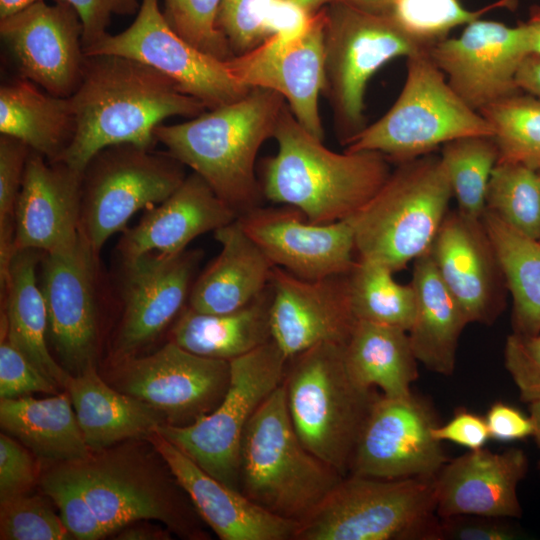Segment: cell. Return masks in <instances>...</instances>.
<instances>
[{
  "label": "cell",
  "mask_w": 540,
  "mask_h": 540,
  "mask_svg": "<svg viewBox=\"0 0 540 540\" xmlns=\"http://www.w3.org/2000/svg\"><path fill=\"white\" fill-rule=\"evenodd\" d=\"M70 99L75 132L58 161L80 172L109 146L152 149L164 120L193 118L207 110L157 69L118 55L86 56L82 80Z\"/></svg>",
  "instance_id": "6da1fadb"
},
{
  "label": "cell",
  "mask_w": 540,
  "mask_h": 540,
  "mask_svg": "<svg viewBox=\"0 0 540 540\" xmlns=\"http://www.w3.org/2000/svg\"><path fill=\"white\" fill-rule=\"evenodd\" d=\"M273 138L277 152L263 161V195L299 209L311 223L353 217L392 172L391 162L379 152L330 150L296 120L287 104Z\"/></svg>",
  "instance_id": "7a4b0ae2"
},
{
  "label": "cell",
  "mask_w": 540,
  "mask_h": 540,
  "mask_svg": "<svg viewBox=\"0 0 540 540\" xmlns=\"http://www.w3.org/2000/svg\"><path fill=\"white\" fill-rule=\"evenodd\" d=\"M286 105L278 92L251 88L241 99L177 124H161L157 142L202 177L238 217L264 197L255 162L263 143L273 138Z\"/></svg>",
  "instance_id": "3957f363"
},
{
  "label": "cell",
  "mask_w": 540,
  "mask_h": 540,
  "mask_svg": "<svg viewBox=\"0 0 540 540\" xmlns=\"http://www.w3.org/2000/svg\"><path fill=\"white\" fill-rule=\"evenodd\" d=\"M343 477L302 443L281 384L245 429L239 460L240 491L270 513L300 524Z\"/></svg>",
  "instance_id": "277c9868"
},
{
  "label": "cell",
  "mask_w": 540,
  "mask_h": 540,
  "mask_svg": "<svg viewBox=\"0 0 540 540\" xmlns=\"http://www.w3.org/2000/svg\"><path fill=\"white\" fill-rule=\"evenodd\" d=\"M343 346L321 343L290 357L282 386L291 422L302 443L346 476L378 393L351 377Z\"/></svg>",
  "instance_id": "5b68a950"
},
{
  "label": "cell",
  "mask_w": 540,
  "mask_h": 540,
  "mask_svg": "<svg viewBox=\"0 0 540 540\" xmlns=\"http://www.w3.org/2000/svg\"><path fill=\"white\" fill-rule=\"evenodd\" d=\"M452 197L440 156L429 153L398 163L352 217L358 259L393 273L403 270L430 249Z\"/></svg>",
  "instance_id": "8992f818"
},
{
  "label": "cell",
  "mask_w": 540,
  "mask_h": 540,
  "mask_svg": "<svg viewBox=\"0 0 540 540\" xmlns=\"http://www.w3.org/2000/svg\"><path fill=\"white\" fill-rule=\"evenodd\" d=\"M436 476H344L303 520L294 540H441Z\"/></svg>",
  "instance_id": "52a82bcc"
},
{
  "label": "cell",
  "mask_w": 540,
  "mask_h": 540,
  "mask_svg": "<svg viewBox=\"0 0 540 540\" xmlns=\"http://www.w3.org/2000/svg\"><path fill=\"white\" fill-rule=\"evenodd\" d=\"M324 89L336 136L346 146L366 126L365 93L372 76L396 57L430 47L406 32L391 13H373L343 1L325 7Z\"/></svg>",
  "instance_id": "ba28073f"
},
{
  "label": "cell",
  "mask_w": 540,
  "mask_h": 540,
  "mask_svg": "<svg viewBox=\"0 0 540 540\" xmlns=\"http://www.w3.org/2000/svg\"><path fill=\"white\" fill-rule=\"evenodd\" d=\"M406 67L395 103L355 136L345 151H375L398 164L459 137L493 136L491 125L454 92L428 52L408 57Z\"/></svg>",
  "instance_id": "9c48e42d"
},
{
  "label": "cell",
  "mask_w": 540,
  "mask_h": 540,
  "mask_svg": "<svg viewBox=\"0 0 540 540\" xmlns=\"http://www.w3.org/2000/svg\"><path fill=\"white\" fill-rule=\"evenodd\" d=\"M287 357L271 339L230 361L228 390L218 407L188 426L162 424L155 431L225 485L239 489L245 429L264 400L282 384Z\"/></svg>",
  "instance_id": "30bf717a"
},
{
  "label": "cell",
  "mask_w": 540,
  "mask_h": 540,
  "mask_svg": "<svg viewBox=\"0 0 540 540\" xmlns=\"http://www.w3.org/2000/svg\"><path fill=\"white\" fill-rule=\"evenodd\" d=\"M185 165L167 151L122 144L98 152L83 171L80 231L99 255L143 208L166 200L186 178Z\"/></svg>",
  "instance_id": "8fae6325"
},
{
  "label": "cell",
  "mask_w": 540,
  "mask_h": 540,
  "mask_svg": "<svg viewBox=\"0 0 540 540\" xmlns=\"http://www.w3.org/2000/svg\"><path fill=\"white\" fill-rule=\"evenodd\" d=\"M61 464L109 534L134 521L155 519L181 536L207 538L201 517L174 476L156 475L129 457L110 453Z\"/></svg>",
  "instance_id": "7c38bea8"
},
{
  "label": "cell",
  "mask_w": 540,
  "mask_h": 540,
  "mask_svg": "<svg viewBox=\"0 0 540 540\" xmlns=\"http://www.w3.org/2000/svg\"><path fill=\"white\" fill-rule=\"evenodd\" d=\"M84 52L86 56L118 55L147 64L172 79L207 110L239 100L251 89L234 77L228 60L207 54L179 36L166 21L158 0H141L137 16L127 29L114 35L107 33Z\"/></svg>",
  "instance_id": "4fadbf2b"
},
{
  "label": "cell",
  "mask_w": 540,
  "mask_h": 540,
  "mask_svg": "<svg viewBox=\"0 0 540 540\" xmlns=\"http://www.w3.org/2000/svg\"><path fill=\"white\" fill-rule=\"evenodd\" d=\"M438 423L429 403L411 393L378 394L357 439L349 474L381 479L436 476L449 461L432 435Z\"/></svg>",
  "instance_id": "5bb4252c"
},
{
  "label": "cell",
  "mask_w": 540,
  "mask_h": 540,
  "mask_svg": "<svg viewBox=\"0 0 540 540\" xmlns=\"http://www.w3.org/2000/svg\"><path fill=\"white\" fill-rule=\"evenodd\" d=\"M122 390L156 408L166 424L188 426L215 410L231 378L230 362L193 354L170 341L155 353L125 359Z\"/></svg>",
  "instance_id": "9a60e30c"
},
{
  "label": "cell",
  "mask_w": 540,
  "mask_h": 540,
  "mask_svg": "<svg viewBox=\"0 0 540 540\" xmlns=\"http://www.w3.org/2000/svg\"><path fill=\"white\" fill-rule=\"evenodd\" d=\"M0 35L20 74L44 91L70 97L85 69L83 26L76 10L43 0L0 19Z\"/></svg>",
  "instance_id": "2e32d148"
},
{
  "label": "cell",
  "mask_w": 540,
  "mask_h": 540,
  "mask_svg": "<svg viewBox=\"0 0 540 540\" xmlns=\"http://www.w3.org/2000/svg\"><path fill=\"white\" fill-rule=\"evenodd\" d=\"M454 92L479 112L520 92L516 73L529 54L520 22L515 27L477 19L457 38H445L428 51Z\"/></svg>",
  "instance_id": "e0dca14e"
},
{
  "label": "cell",
  "mask_w": 540,
  "mask_h": 540,
  "mask_svg": "<svg viewBox=\"0 0 540 540\" xmlns=\"http://www.w3.org/2000/svg\"><path fill=\"white\" fill-rule=\"evenodd\" d=\"M238 221L274 266L299 278L345 275L357 261L352 217L315 224L295 207L260 205L240 215Z\"/></svg>",
  "instance_id": "ac0fdd59"
},
{
  "label": "cell",
  "mask_w": 540,
  "mask_h": 540,
  "mask_svg": "<svg viewBox=\"0 0 540 540\" xmlns=\"http://www.w3.org/2000/svg\"><path fill=\"white\" fill-rule=\"evenodd\" d=\"M325 20L324 8L300 37L286 42L270 36L254 49L228 59L232 74L242 85L278 92L296 120L321 140L324 129L319 96L325 81Z\"/></svg>",
  "instance_id": "d6986e66"
},
{
  "label": "cell",
  "mask_w": 540,
  "mask_h": 540,
  "mask_svg": "<svg viewBox=\"0 0 540 540\" xmlns=\"http://www.w3.org/2000/svg\"><path fill=\"white\" fill-rule=\"evenodd\" d=\"M41 258V290L48 333L64 368L72 375L94 365L97 347L98 255L81 233L71 249Z\"/></svg>",
  "instance_id": "ffe728a7"
},
{
  "label": "cell",
  "mask_w": 540,
  "mask_h": 540,
  "mask_svg": "<svg viewBox=\"0 0 540 540\" xmlns=\"http://www.w3.org/2000/svg\"><path fill=\"white\" fill-rule=\"evenodd\" d=\"M270 286L271 338L287 359L321 343L345 345L357 321L347 274L306 280L274 266Z\"/></svg>",
  "instance_id": "44dd1931"
},
{
  "label": "cell",
  "mask_w": 540,
  "mask_h": 540,
  "mask_svg": "<svg viewBox=\"0 0 540 540\" xmlns=\"http://www.w3.org/2000/svg\"><path fill=\"white\" fill-rule=\"evenodd\" d=\"M429 252L468 322L492 325L505 309L508 289L482 220L448 211Z\"/></svg>",
  "instance_id": "7402d4cb"
},
{
  "label": "cell",
  "mask_w": 540,
  "mask_h": 540,
  "mask_svg": "<svg viewBox=\"0 0 540 540\" xmlns=\"http://www.w3.org/2000/svg\"><path fill=\"white\" fill-rule=\"evenodd\" d=\"M202 253L150 252L122 261L123 316L116 341L125 356L153 341L183 310Z\"/></svg>",
  "instance_id": "603a6c76"
},
{
  "label": "cell",
  "mask_w": 540,
  "mask_h": 540,
  "mask_svg": "<svg viewBox=\"0 0 540 540\" xmlns=\"http://www.w3.org/2000/svg\"><path fill=\"white\" fill-rule=\"evenodd\" d=\"M83 172L31 150L15 212V246L46 254L67 251L81 237Z\"/></svg>",
  "instance_id": "cb8c5ba5"
},
{
  "label": "cell",
  "mask_w": 540,
  "mask_h": 540,
  "mask_svg": "<svg viewBox=\"0 0 540 540\" xmlns=\"http://www.w3.org/2000/svg\"><path fill=\"white\" fill-rule=\"evenodd\" d=\"M147 438L201 519L221 540H294L299 523L270 513L217 480L158 433Z\"/></svg>",
  "instance_id": "d4e9b609"
},
{
  "label": "cell",
  "mask_w": 540,
  "mask_h": 540,
  "mask_svg": "<svg viewBox=\"0 0 540 540\" xmlns=\"http://www.w3.org/2000/svg\"><path fill=\"white\" fill-rule=\"evenodd\" d=\"M527 469L519 448L493 453L483 447L449 460L436 475V514L518 518L517 487Z\"/></svg>",
  "instance_id": "484cf974"
},
{
  "label": "cell",
  "mask_w": 540,
  "mask_h": 540,
  "mask_svg": "<svg viewBox=\"0 0 540 540\" xmlns=\"http://www.w3.org/2000/svg\"><path fill=\"white\" fill-rule=\"evenodd\" d=\"M238 214L192 172L166 200L125 229L118 243L122 261L157 252L180 253L196 237L237 220Z\"/></svg>",
  "instance_id": "4316f807"
},
{
  "label": "cell",
  "mask_w": 540,
  "mask_h": 540,
  "mask_svg": "<svg viewBox=\"0 0 540 540\" xmlns=\"http://www.w3.org/2000/svg\"><path fill=\"white\" fill-rule=\"evenodd\" d=\"M214 237L221 251L193 282L188 306L203 313H226L260 296L269 286L274 265L238 218L214 231Z\"/></svg>",
  "instance_id": "83f0119b"
},
{
  "label": "cell",
  "mask_w": 540,
  "mask_h": 540,
  "mask_svg": "<svg viewBox=\"0 0 540 540\" xmlns=\"http://www.w3.org/2000/svg\"><path fill=\"white\" fill-rule=\"evenodd\" d=\"M411 285L415 315L407 332L413 353L428 370L450 376L460 335L469 322L439 275L429 250L413 261Z\"/></svg>",
  "instance_id": "f1b7e54d"
},
{
  "label": "cell",
  "mask_w": 540,
  "mask_h": 540,
  "mask_svg": "<svg viewBox=\"0 0 540 540\" xmlns=\"http://www.w3.org/2000/svg\"><path fill=\"white\" fill-rule=\"evenodd\" d=\"M66 390L91 452L121 440L147 437L166 423L150 404L108 386L94 365L72 375Z\"/></svg>",
  "instance_id": "f546056e"
},
{
  "label": "cell",
  "mask_w": 540,
  "mask_h": 540,
  "mask_svg": "<svg viewBox=\"0 0 540 540\" xmlns=\"http://www.w3.org/2000/svg\"><path fill=\"white\" fill-rule=\"evenodd\" d=\"M271 286L243 308L203 313L185 307L171 334L183 349L207 358L231 361L270 341Z\"/></svg>",
  "instance_id": "4dcf8cb0"
},
{
  "label": "cell",
  "mask_w": 540,
  "mask_h": 540,
  "mask_svg": "<svg viewBox=\"0 0 540 540\" xmlns=\"http://www.w3.org/2000/svg\"><path fill=\"white\" fill-rule=\"evenodd\" d=\"M39 252L20 249L13 257L7 284L1 291L7 339L46 378L66 389L72 375L54 360L46 342L48 312L36 278Z\"/></svg>",
  "instance_id": "1f68e13d"
},
{
  "label": "cell",
  "mask_w": 540,
  "mask_h": 540,
  "mask_svg": "<svg viewBox=\"0 0 540 540\" xmlns=\"http://www.w3.org/2000/svg\"><path fill=\"white\" fill-rule=\"evenodd\" d=\"M75 132L70 97L54 96L20 78L0 87V133L50 162L60 159Z\"/></svg>",
  "instance_id": "d6a6232c"
},
{
  "label": "cell",
  "mask_w": 540,
  "mask_h": 540,
  "mask_svg": "<svg viewBox=\"0 0 540 540\" xmlns=\"http://www.w3.org/2000/svg\"><path fill=\"white\" fill-rule=\"evenodd\" d=\"M0 424L43 460L67 463L91 455L68 393L1 399Z\"/></svg>",
  "instance_id": "836d02e7"
},
{
  "label": "cell",
  "mask_w": 540,
  "mask_h": 540,
  "mask_svg": "<svg viewBox=\"0 0 540 540\" xmlns=\"http://www.w3.org/2000/svg\"><path fill=\"white\" fill-rule=\"evenodd\" d=\"M351 377L368 388L378 387L387 397L410 395L418 378L417 359L404 329L357 320L343 346Z\"/></svg>",
  "instance_id": "e575fe53"
},
{
  "label": "cell",
  "mask_w": 540,
  "mask_h": 540,
  "mask_svg": "<svg viewBox=\"0 0 540 540\" xmlns=\"http://www.w3.org/2000/svg\"><path fill=\"white\" fill-rule=\"evenodd\" d=\"M482 223L492 242L513 300V333H540V242L485 209Z\"/></svg>",
  "instance_id": "d590c367"
},
{
  "label": "cell",
  "mask_w": 540,
  "mask_h": 540,
  "mask_svg": "<svg viewBox=\"0 0 540 540\" xmlns=\"http://www.w3.org/2000/svg\"><path fill=\"white\" fill-rule=\"evenodd\" d=\"M387 267L357 259L347 274L349 298L356 320L408 331L415 315V293L398 283Z\"/></svg>",
  "instance_id": "8d00e7d4"
},
{
  "label": "cell",
  "mask_w": 540,
  "mask_h": 540,
  "mask_svg": "<svg viewBox=\"0 0 540 540\" xmlns=\"http://www.w3.org/2000/svg\"><path fill=\"white\" fill-rule=\"evenodd\" d=\"M440 158L458 210L481 219L488 183L499 158L494 137L469 135L453 139L442 145Z\"/></svg>",
  "instance_id": "74e56055"
},
{
  "label": "cell",
  "mask_w": 540,
  "mask_h": 540,
  "mask_svg": "<svg viewBox=\"0 0 540 540\" xmlns=\"http://www.w3.org/2000/svg\"><path fill=\"white\" fill-rule=\"evenodd\" d=\"M479 113L493 129L497 163L522 164L540 171V97L520 91Z\"/></svg>",
  "instance_id": "f35d334b"
},
{
  "label": "cell",
  "mask_w": 540,
  "mask_h": 540,
  "mask_svg": "<svg viewBox=\"0 0 540 540\" xmlns=\"http://www.w3.org/2000/svg\"><path fill=\"white\" fill-rule=\"evenodd\" d=\"M486 209L523 235L540 239V171L497 163L486 192Z\"/></svg>",
  "instance_id": "ab89813d"
},
{
  "label": "cell",
  "mask_w": 540,
  "mask_h": 540,
  "mask_svg": "<svg viewBox=\"0 0 540 540\" xmlns=\"http://www.w3.org/2000/svg\"><path fill=\"white\" fill-rule=\"evenodd\" d=\"M516 6L517 0H498L470 11L459 0H396L391 14L406 32L431 48L457 26L467 25L493 9Z\"/></svg>",
  "instance_id": "60d3db41"
},
{
  "label": "cell",
  "mask_w": 540,
  "mask_h": 540,
  "mask_svg": "<svg viewBox=\"0 0 540 540\" xmlns=\"http://www.w3.org/2000/svg\"><path fill=\"white\" fill-rule=\"evenodd\" d=\"M223 0H164L163 15L171 28L199 50L222 60L234 57L217 26Z\"/></svg>",
  "instance_id": "b9f144b4"
},
{
  "label": "cell",
  "mask_w": 540,
  "mask_h": 540,
  "mask_svg": "<svg viewBox=\"0 0 540 540\" xmlns=\"http://www.w3.org/2000/svg\"><path fill=\"white\" fill-rule=\"evenodd\" d=\"M72 534L39 496L21 494L1 502L2 540H66Z\"/></svg>",
  "instance_id": "7bdbcfd3"
},
{
  "label": "cell",
  "mask_w": 540,
  "mask_h": 540,
  "mask_svg": "<svg viewBox=\"0 0 540 540\" xmlns=\"http://www.w3.org/2000/svg\"><path fill=\"white\" fill-rule=\"evenodd\" d=\"M41 487L59 508L61 520L74 538L95 540L109 534L61 463L42 477Z\"/></svg>",
  "instance_id": "ee69618b"
},
{
  "label": "cell",
  "mask_w": 540,
  "mask_h": 540,
  "mask_svg": "<svg viewBox=\"0 0 540 540\" xmlns=\"http://www.w3.org/2000/svg\"><path fill=\"white\" fill-rule=\"evenodd\" d=\"M274 0H223L217 26L234 56L244 54L265 40L263 24Z\"/></svg>",
  "instance_id": "f6af8a7d"
},
{
  "label": "cell",
  "mask_w": 540,
  "mask_h": 540,
  "mask_svg": "<svg viewBox=\"0 0 540 540\" xmlns=\"http://www.w3.org/2000/svg\"><path fill=\"white\" fill-rule=\"evenodd\" d=\"M504 365L523 402L540 401V333H511L505 342Z\"/></svg>",
  "instance_id": "bcb514c9"
},
{
  "label": "cell",
  "mask_w": 540,
  "mask_h": 540,
  "mask_svg": "<svg viewBox=\"0 0 540 540\" xmlns=\"http://www.w3.org/2000/svg\"><path fill=\"white\" fill-rule=\"evenodd\" d=\"M31 149L10 136L0 137V233L15 231V212Z\"/></svg>",
  "instance_id": "7dc6e473"
},
{
  "label": "cell",
  "mask_w": 540,
  "mask_h": 540,
  "mask_svg": "<svg viewBox=\"0 0 540 540\" xmlns=\"http://www.w3.org/2000/svg\"><path fill=\"white\" fill-rule=\"evenodd\" d=\"M57 387L6 338L0 345V397L16 398L33 392L55 393Z\"/></svg>",
  "instance_id": "c3c4849f"
},
{
  "label": "cell",
  "mask_w": 540,
  "mask_h": 540,
  "mask_svg": "<svg viewBox=\"0 0 540 540\" xmlns=\"http://www.w3.org/2000/svg\"><path fill=\"white\" fill-rule=\"evenodd\" d=\"M35 482L31 456L7 434L0 435V502L25 494Z\"/></svg>",
  "instance_id": "681fc988"
},
{
  "label": "cell",
  "mask_w": 540,
  "mask_h": 540,
  "mask_svg": "<svg viewBox=\"0 0 540 540\" xmlns=\"http://www.w3.org/2000/svg\"><path fill=\"white\" fill-rule=\"evenodd\" d=\"M72 6L78 13L82 26L84 49L91 46L108 32L114 15H131L138 12L141 0H53Z\"/></svg>",
  "instance_id": "f907efd6"
},
{
  "label": "cell",
  "mask_w": 540,
  "mask_h": 540,
  "mask_svg": "<svg viewBox=\"0 0 540 540\" xmlns=\"http://www.w3.org/2000/svg\"><path fill=\"white\" fill-rule=\"evenodd\" d=\"M504 518L456 515L440 518L441 539L511 540L515 532Z\"/></svg>",
  "instance_id": "816d5d0a"
},
{
  "label": "cell",
  "mask_w": 540,
  "mask_h": 540,
  "mask_svg": "<svg viewBox=\"0 0 540 540\" xmlns=\"http://www.w3.org/2000/svg\"><path fill=\"white\" fill-rule=\"evenodd\" d=\"M433 437L438 441H449L469 450L485 446L490 434L485 417L464 408L456 410L446 423L433 427Z\"/></svg>",
  "instance_id": "f5cc1de1"
},
{
  "label": "cell",
  "mask_w": 540,
  "mask_h": 540,
  "mask_svg": "<svg viewBox=\"0 0 540 540\" xmlns=\"http://www.w3.org/2000/svg\"><path fill=\"white\" fill-rule=\"evenodd\" d=\"M314 15L292 1L274 0L263 24L265 39L275 36L286 42L292 41L308 29Z\"/></svg>",
  "instance_id": "db71d44e"
},
{
  "label": "cell",
  "mask_w": 540,
  "mask_h": 540,
  "mask_svg": "<svg viewBox=\"0 0 540 540\" xmlns=\"http://www.w3.org/2000/svg\"><path fill=\"white\" fill-rule=\"evenodd\" d=\"M485 419L490 439L510 442L533 436L534 425L530 415L504 402L492 404Z\"/></svg>",
  "instance_id": "11a10c76"
},
{
  "label": "cell",
  "mask_w": 540,
  "mask_h": 540,
  "mask_svg": "<svg viewBox=\"0 0 540 540\" xmlns=\"http://www.w3.org/2000/svg\"><path fill=\"white\" fill-rule=\"evenodd\" d=\"M515 80L519 90L540 97V55L528 54L522 60Z\"/></svg>",
  "instance_id": "9f6ffc18"
},
{
  "label": "cell",
  "mask_w": 540,
  "mask_h": 540,
  "mask_svg": "<svg viewBox=\"0 0 540 540\" xmlns=\"http://www.w3.org/2000/svg\"><path fill=\"white\" fill-rule=\"evenodd\" d=\"M529 54L540 55V6L533 5L527 21L520 22Z\"/></svg>",
  "instance_id": "6f0895ef"
},
{
  "label": "cell",
  "mask_w": 540,
  "mask_h": 540,
  "mask_svg": "<svg viewBox=\"0 0 540 540\" xmlns=\"http://www.w3.org/2000/svg\"><path fill=\"white\" fill-rule=\"evenodd\" d=\"M166 531L156 530L147 526H134L123 530L117 539L124 540H151V539H169Z\"/></svg>",
  "instance_id": "680465c9"
},
{
  "label": "cell",
  "mask_w": 540,
  "mask_h": 540,
  "mask_svg": "<svg viewBox=\"0 0 540 540\" xmlns=\"http://www.w3.org/2000/svg\"><path fill=\"white\" fill-rule=\"evenodd\" d=\"M373 13H391L396 0H339Z\"/></svg>",
  "instance_id": "91938a15"
},
{
  "label": "cell",
  "mask_w": 540,
  "mask_h": 540,
  "mask_svg": "<svg viewBox=\"0 0 540 540\" xmlns=\"http://www.w3.org/2000/svg\"><path fill=\"white\" fill-rule=\"evenodd\" d=\"M41 0H0V19L11 16Z\"/></svg>",
  "instance_id": "94428289"
},
{
  "label": "cell",
  "mask_w": 540,
  "mask_h": 540,
  "mask_svg": "<svg viewBox=\"0 0 540 540\" xmlns=\"http://www.w3.org/2000/svg\"><path fill=\"white\" fill-rule=\"evenodd\" d=\"M297 4L310 14H316L320 10L324 9L333 2L339 0H289Z\"/></svg>",
  "instance_id": "6125c7cd"
},
{
  "label": "cell",
  "mask_w": 540,
  "mask_h": 540,
  "mask_svg": "<svg viewBox=\"0 0 540 540\" xmlns=\"http://www.w3.org/2000/svg\"><path fill=\"white\" fill-rule=\"evenodd\" d=\"M529 415L533 421L534 432L533 437L537 446L540 449V401L529 403ZM540 467V462H539Z\"/></svg>",
  "instance_id": "be15d7a7"
},
{
  "label": "cell",
  "mask_w": 540,
  "mask_h": 540,
  "mask_svg": "<svg viewBox=\"0 0 540 540\" xmlns=\"http://www.w3.org/2000/svg\"><path fill=\"white\" fill-rule=\"evenodd\" d=\"M538 241L540 242V239Z\"/></svg>",
  "instance_id": "e7e4bbea"
}]
</instances>
